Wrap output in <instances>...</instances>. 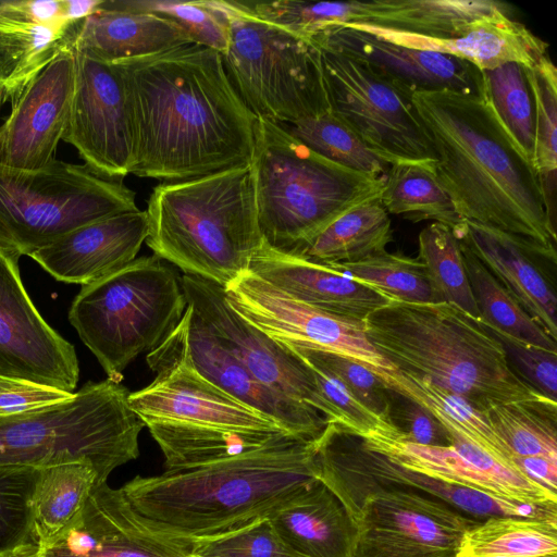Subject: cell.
Returning <instances> with one entry per match:
<instances>
[{
	"mask_svg": "<svg viewBox=\"0 0 557 557\" xmlns=\"http://www.w3.org/2000/svg\"><path fill=\"white\" fill-rule=\"evenodd\" d=\"M483 414L513 458L557 460V401L544 398L503 404Z\"/></svg>",
	"mask_w": 557,
	"mask_h": 557,
	"instance_id": "obj_38",
	"label": "cell"
},
{
	"mask_svg": "<svg viewBox=\"0 0 557 557\" xmlns=\"http://www.w3.org/2000/svg\"><path fill=\"white\" fill-rule=\"evenodd\" d=\"M260 232L288 252L350 209L381 197L384 177L339 165L258 119L250 160Z\"/></svg>",
	"mask_w": 557,
	"mask_h": 557,
	"instance_id": "obj_7",
	"label": "cell"
},
{
	"mask_svg": "<svg viewBox=\"0 0 557 557\" xmlns=\"http://www.w3.org/2000/svg\"><path fill=\"white\" fill-rule=\"evenodd\" d=\"M119 63L134 128L132 174L177 182L250 163L258 117L219 52L190 44Z\"/></svg>",
	"mask_w": 557,
	"mask_h": 557,
	"instance_id": "obj_1",
	"label": "cell"
},
{
	"mask_svg": "<svg viewBox=\"0 0 557 557\" xmlns=\"http://www.w3.org/2000/svg\"><path fill=\"white\" fill-rule=\"evenodd\" d=\"M186 308L180 276L153 255L84 285L69 320L108 379L121 383L125 368L162 344Z\"/></svg>",
	"mask_w": 557,
	"mask_h": 557,
	"instance_id": "obj_9",
	"label": "cell"
},
{
	"mask_svg": "<svg viewBox=\"0 0 557 557\" xmlns=\"http://www.w3.org/2000/svg\"><path fill=\"white\" fill-rule=\"evenodd\" d=\"M432 168L416 163L392 164L384 177L381 202L387 213L413 222L433 220L454 228L463 220Z\"/></svg>",
	"mask_w": 557,
	"mask_h": 557,
	"instance_id": "obj_37",
	"label": "cell"
},
{
	"mask_svg": "<svg viewBox=\"0 0 557 557\" xmlns=\"http://www.w3.org/2000/svg\"><path fill=\"white\" fill-rule=\"evenodd\" d=\"M10 557H39L30 552H28L26 548L22 547L17 549L13 555Z\"/></svg>",
	"mask_w": 557,
	"mask_h": 557,
	"instance_id": "obj_55",
	"label": "cell"
},
{
	"mask_svg": "<svg viewBox=\"0 0 557 557\" xmlns=\"http://www.w3.org/2000/svg\"><path fill=\"white\" fill-rule=\"evenodd\" d=\"M195 557H304L287 546L268 519L235 532L194 543Z\"/></svg>",
	"mask_w": 557,
	"mask_h": 557,
	"instance_id": "obj_49",
	"label": "cell"
},
{
	"mask_svg": "<svg viewBox=\"0 0 557 557\" xmlns=\"http://www.w3.org/2000/svg\"><path fill=\"white\" fill-rule=\"evenodd\" d=\"M286 345L311 366L332 374L368 409L386 423L392 424L388 418L389 391L371 370L335 354Z\"/></svg>",
	"mask_w": 557,
	"mask_h": 557,
	"instance_id": "obj_47",
	"label": "cell"
},
{
	"mask_svg": "<svg viewBox=\"0 0 557 557\" xmlns=\"http://www.w3.org/2000/svg\"><path fill=\"white\" fill-rule=\"evenodd\" d=\"M267 519L281 540L304 557H351L354 518L319 479Z\"/></svg>",
	"mask_w": 557,
	"mask_h": 557,
	"instance_id": "obj_30",
	"label": "cell"
},
{
	"mask_svg": "<svg viewBox=\"0 0 557 557\" xmlns=\"http://www.w3.org/2000/svg\"><path fill=\"white\" fill-rule=\"evenodd\" d=\"M124 7L166 16L183 27L197 45L224 54L230 41V18L225 0L120 1Z\"/></svg>",
	"mask_w": 557,
	"mask_h": 557,
	"instance_id": "obj_46",
	"label": "cell"
},
{
	"mask_svg": "<svg viewBox=\"0 0 557 557\" xmlns=\"http://www.w3.org/2000/svg\"><path fill=\"white\" fill-rule=\"evenodd\" d=\"M557 556V519L490 517L469 527L457 557Z\"/></svg>",
	"mask_w": 557,
	"mask_h": 557,
	"instance_id": "obj_35",
	"label": "cell"
},
{
	"mask_svg": "<svg viewBox=\"0 0 557 557\" xmlns=\"http://www.w3.org/2000/svg\"><path fill=\"white\" fill-rule=\"evenodd\" d=\"M373 14L364 26L431 38H449L474 22L512 11L493 0H373Z\"/></svg>",
	"mask_w": 557,
	"mask_h": 557,
	"instance_id": "obj_32",
	"label": "cell"
},
{
	"mask_svg": "<svg viewBox=\"0 0 557 557\" xmlns=\"http://www.w3.org/2000/svg\"><path fill=\"white\" fill-rule=\"evenodd\" d=\"M313 443L289 436L205 466L137 475L121 488L148 530L194 544L267 519L307 488L318 479Z\"/></svg>",
	"mask_w": 557,
	"mask_h": 557,
	"instance_id": "obj_3",
	"label": "cell"
},
{
	"mask_svg": "<svg viewBox=\"0 0 557 557\" xmlns=\"http://www.w3.org/2000/svg\"><path fill=\"white\" fill-rule=\"evenodd\" d=\"M327 265L375 288L394 301L441 302L424 264L418 258L385 250L358 261Z\"/></svg>",
	"mask_w": 557,
	"mask_h": 557,
	"instance_id": "obj_39",
	"label": "cell"
},
{
	"mask_svg": "<svg viewBox=\"0 0 557 557\" xmlns=\"http://www.w3.org/2000/svg\"><path fill=\"white\" fill-rule=\"evenodd\" d=\"M139 210L122 181L53 159L37 170L0 162V251L17 260L87 223Z\"/></svg>",
	"mask_w": 557,
	"mask_h": 557,
	"instance_id": "obj_10",
	"label": "cell"
},
{
	"mask_svg": "<svg viewBox=\"0 0 557 557\" xmlns=\"http://www.w3.org/2000/svg\"><path fill=\"white\" fill-rule=\"evenodd\" d=\"M458 240L480 320L496 332L522 343L557 352V342L523 310L468 245L459 238Z\"/></svg>",
	"mask_w": 557,
	"mask_h": 557,
	"instance_id": "obj_36",
	"label": "cell"
},
{
	"mask_svg": "<svg viewBox=\"0 0 557 557\" xmlns=\"http://www.w3.org/2000/svg\"><path fill=\"white\" fill-rule=\"evenodd\" d=\"M177 329L193 366L212 384L299 438L313 442L321 435L329 423L323 414L261 383L189 305Z\"/></svg>",
	"mask_w": 557,
	"mask_h": 557,
	"instance_id": "obj_22",
	"label": "cell"
},
{
	"mask_svg": "<svg viewBox=\"0 0 557 557\" xmlns=\"http://www.w3.org/2000/svg\"><path fill=\"white\" fill-rule=\"evenodd\" d=\"M74 49V48H73ZM75 85L63 136L96 174L122 181L134 168V128L126 81L119 62L75 51Z\"/></svg>",
	"mask_w": 557,
	"mask_h": 557,
	"instance_id": "obj_15",
	"label": "cell"
},
{
	"mask_svg": "<svg viewBox=\"0 0 557 557\" xmlns=\"http://www.w3.org/2000/svg\"><path fill=\"white\" fill-rule=\"evenodd\" d=\"M248 271L305 305L347 320L363 322L394 301L327 264L277 250L264 240Z\"/></svg>",
	"mask_w": 557,
	"mask_h": 557,
	"instance_id": "obj_26",
	"label": "cell"
},
{
	"mask_svg": "<svg viewBox=\"0 0 557 557\" xmlns=\"http://www.w3.org/2000/svg\"><path fill=\"white\" fill-rule=\"evenodd\" d=\"M310 40L366 61L410 95L442 89L480 95L485 90L483 72L466 60L396 45L354 25L329 26Z\"/></svg>",
	"mask_w": 557,
	"mask_h": 557,
	"instance_id": "obj_23",
	"label": "cell"
},
{
	"mask_svg": "<svg viewBox=\"0 0 557 557\" xmlns=\"http://www.w3.org/2000/svg\"><path fill=\"white\" fill-rule=\"evenodd\" d=\"M149 232L147 212H123L62 235L29 255L55 280L87 285L134 261Z\"/></svg>",
	"mask_w": 557,
	"mask_h": 557,
	"instance_id": "obj_25",
	"label": "cell"
},
{
	"mask_svg": "<svg viewBox=\"0 0 557 557\" xmlns=\"http://www.w3.org/2000/svg\"><path fill=\"white\" fill-rule=\"evenodd\" d=\"M414 116L435 160L433 173L463 221L556 249L540 177L500 122L486 92L416 91Z\"/></svg>",
	"mask_w": 557,
	"mask_h": 557,
	"instance_id": "obj_2",
	"label": "cell"
},
{
	"mask_svg": "<svg viewBox=\"0 0 557 557\" xmlns=\"http://www.w3.org/2000/svg\"><path fill=\"white\" fill-rule=\"evenodd\" d=\"M363 438L395 462L433 479L508 500L557 505L556 494L472 443L456 441L447 447H432L407 442L398 434Z\"/></svg>",
	"mask_w": 557,
	"mask_h": 557,
	"instance_id": "obj_21",
	"label": "cell"
},
{
	"mask_svg": "<svg viewBox=\"0 0 557 557\" xmlns=\"http://www.w3.org/2000/svg\"><path fill=\"white\" fill-rule=\"evenodd\" d=\"M0 376L69 393H73L79 376L73 345L39 314L23 286L18 261L1 251Z\"/></svg>",
	"mask_w": 557,
	"mask_h": 557,
	"instance_id": "obj_18",
	"label": "cell"
},
{
	"mask_svg": "<svg viewBox=\"0 0 557 557\" xmlns=\"http://www.w3.org/2000/svg\"><path fill=\"white\" fill-rule=\"evenodd\" d=\"M240 3L259 18L307 39L332 25H360L369 12V4L364 1L280 0Z\"/></svg>",
	"mask_w": 557,
	"mask_h": 557,
	"instance_id": "obj_44",
	"label": "cell"
},
{
	"mask_svg": "<svg viewBox=\"0 0 557 557\" xmlns=\"http://www.w3.org/2000/svg\"><path fill=\"white\" fill-rule=\"evenodd\" d=\"M511 12H499L479 20L449 38H431L374 26H354L396 45L454 55L481 71L508 62L532 67L548 57V45L525 25L513 20Z\"/></svg>",
	"mask_w": 557,
	"mask_h": 557,
	"instance_id": "obj_27",
	"label": "cell"
},
{
	"mask_svg": "<svg viewBox=\"0 0 557 557\" xmlns=\"http://www.w3.org/2000/svg\"><path fill=\"white\" fill-rule=\"evenodd\" d=\"M193 546L148 530L122 488L106 482L94 487L63 531L42 545L24 547L39 557H189Z\"/></svg>",
	"mask_w": 557,
	"mask_h": 557,
	"instance_id": "obj_19",
	"label": "cell"
},
{
	"mask_svg": "<svg viewBox=\"0 0 557 557\" xmlns=\"http://www.w3.org/2000/svg\"><path fill=\"white\" fill-rule=\"evenodd\" d=\"M388 391L389 422L401 440L432 447H447L454 444L443 424L425 408L394 389Z\"/></svg>",
	"mask_w": 557,
	"mask_h": 557,
	"instance_id": "obj_51",
	"label": "cell"
},
{
	"mask_svg": "<svg viewBox=\"0 0 557 557\" xmlns=\"http://www.w3.org/2000/svg\"><path fill=\"white\" fill-rule=\"evenodd\" d=\"M78 22L41 23L28 0L0 1V107L12 103L50 61L73 46Z\"/></svg>",
	"mask_w": 557,
	"mask_h": 557,
	"instance_id": "obj_29",
	"label": "cell"
},
{
	"mask_svg": "<svg viewBox=\"0 0 557 557\" xmlns=\"http://www.w3.org/2000/svg\"><path fill=\"white\" fill-rule=\"evenodd\" d=\"M98 484L87 461L42 468L33 504V544L42 545L63 531Z\"/></svg>",
	"mask_w": 557,
	"mask_h": 557,
	"instance_id": "obj_34",
	"label": "cell"
},
{
	"mask_svg": "<svg viewBox=\"0 0 557 557\" xmlns=\"http://www.w3.org/2000/svg\"><path fill=\"white\" fill-rule=\"evenodd\" d=\"M485 268L523 310L557 342V297L549 282V264L556 265V249L471 221L453 228Z\"/></svg>",
	"mask_w": 557,
	"mask_h": 557,
	"instance_id": "obj_24",
	"label": "cell"
},
{
	"mask_svg": "<svg viewBox=\"0 0 557 557\" xmlns=\"http://www.w3.org/2000/svg\"><path fill=\"white\" fill-rule=\"evenodd\" d=\"M524 72L535 107L533 166L540 177L545 200L555 221L554 197L557 166V70L549 55Z\"/></svg>",
	"mask_w": 557,
	"mask_h": 557,
	"instance_id": "obj_43",
	"label": "cell"
},
{
	"mask_svg": "<svg viewBox=\"0 0 557 557\" xmlns=\"http://www.w3.org/2000/svg\"><path fill=\"white\" fill-rule=\"evenodd\" d=\"M392 240V221L376 198L345 212L288 253L323 264L352 262L385 251Z\"/></svg>",
	"mask_w": 557,
	"mask_h": 557,
	"instance_id": "obj_33",
	"label": "cell"
},
{
	"mask_svg": "<svg viewBox=\"0 0 557 557\" xmlns=\"http://www.w3.org/2000/svg\"><path fill=\"white\" fill-rule=\"evenodd\" d=\"M180 284L187 305L261 383L323 414V401L307 361L236 312L224 287L188 274L180 276Z\"/></svg>",
	"mask_w": 557,
	"mask_h": 557,
	"instance_id": "obj_17",
	"label": "cell"
},
{
	"mask_svg": "<svg viewBox=\"0 0 557 557\" xmlns=\"http://www.w3.org/2000/svg\"><path fill=\"white\" fill-rule=\"evenodd\" d=\"M146 360L156 379L129 393L128 404L159 445L165 471L205 466L295 436L203 377L177 326Z\"/></svg>",
	"mask_w": 557,
	"mask_h": 557,
	"instance_id": "obj_5",
	"label": "cell"
},
{
	"mask_svg": "<svg viewBox=\"0 0 557 557\" xmlns=\"http://www.w3.org/2000/svg\"><path fill=\"white\" fill-rule=\"evenodd\" d=\"M73 394L26 380L0 376V418L58 405L72 398Z\"/></svg>",
	"mask_w": 557,
	"mask_h": 557,
	"instance_id": "obj_52",
	"label": "cell"
},
{
	"mask_svg": "<svg viewBox=\"0 0 557 557\" xmlns=\"http://www.w3.org/2000/svg\"><path fill=\"white\" fill-rule=\"evenodd\" d=\"M345 507L356 524L351 557H457L463 533L479 522L397 490L375 491Z\"/></svg>",
	"mask_w": 557,
	"mask_h": 557,
	"instance_id": "obj_14",
	"label": "cell"
},
{
	"mask_svg": "<svg viewBox=\"0 0 557 557\" xmlns=\"http://www.w3.org/2000/svg\"><path fill=\"white\" fill-rule=\"evenodd\" d=\"M189 557H195V556H191V555H190Z\"/></svg>",
	"mask_w": 557,
	"mask_h": 557,
	"instance_id": "obj_57",
	"label": "cell"
},
{
	"mask_svg": "<svg viewBox=\"0 0 557 557\" xmlns=\"http://www.w3.org/2000/svg\"><path fill=\"white\" fill-rule=\"evenodd\" d=\"M374 347L397 370L465 398L480 412L544 399L510 366L484 323L448 302L392 301L364 321Z\"/></svg>",
	"mask_w": 557,
	"mask_h": 557,
	"instance_id": "obj_4",
	"label": "cell"
},
{
	"mask_svg": "<svg viewBox=\"0 0 557 557\" xmlns=\"http://www.w3.org/2000/svg\"><path fill=\"white\" fill-rule=\"evenodd\" d=\"M418 259L424 264L441 302L480 319L466 273L459 240L451 227L433 222L418 237Z\"/></svg>",
	"mask_w": 557,
	"mask_h": 557,
	"instance_id": "obj_41",
	"label": "cell"
},
{
	"mask_svg": "<svg viewBox=\"0 0 557 557\" xmlns=\"http://www.w3.org/2000/svg\"><path fill=\"white\" fill-rule=\"evenodd\" d=\"M380 380L387 388L425 408L443 424L454 442L472 443L505 466L518 471L509 448L491 428L484 414L465 398L396 368Z\"/></svg>",
	"mask_w": 557,
	"mask_h": 557,
	"instance_id": "obj_31",
	"label": "cell"
},
{
	"mask_svg": "<svg viewBox=\"0 0 557 557\" xmlns=\"http://www.w3.org/2000/svg\"><path fill=\"white\" fill-rule=\"evenodd\" d=\"M195 44L188 33L164 15L103 1L79 21L73 48L104 62L139 59Z\"/></svg>",
	"mask_w": 557,
	"mask_h": 557,
	"instance_id": "obj_28",
	"label": "cell"
},
{
	"mask_svg": "<svg viewBox=\"0 0 557 557\" xmlns=\"http://www.w3.org/2000/svg\"><path fill=\"white\" fill-rule=\"evenodd\" d=\"M224 289L236 312L282 343L348 358L367 367L379 379L395 369L370 342L363 322L305 305L249 271Z\"/></svg>",
	"mask_w": 557,
	"mask_h": 557,
	"instance_id": "obj_16",
	"label": "cell"
},
{
	"mask_svg": "<svg viewBox=\"0 0 557 557\" xmlns=\"http://www.w3.org/2000/svg\"><path fill=\"white\" fill-rule=\"evenodd\" d=\"M513 463L521 474L557 495V460L545 457H515Z\"/></svg>",
	"mask_w": 557,
	"mask_h": 557,
	"instance_id": "obj_53",
	"label": "cell"
},
{
	"mask_svg": "<svg viewBox=\"0 0 557 557\" xmlns=\"http://www.w3.org/2000/svg\"><path fill=\"white\" fill-rule=\"evenodd\" d=\"M490 557H518V556L497 555V556H490ZM542 557H557V556H542Z\"/></svg>",
	"mask_w": 557,
	"mask_h": 557,
	"instance_id": "obj_56",
	"label": "cell"
},
{
	"mask_svg": "<svg viewBox=\"0 0 557 557\" xmlns=\"http://www.w3.org/2000/svg\"><path fill=\"white\" fill-rule=\"evenodd\" d=\"M230 41L226 73L260 120L292 123L331 110L319 48L253 15L240 1H225Z\"/></svg>",
	"mask_w": 557,
	"mask_h": 557,
	"instance_id": "obj_11",
	"label": "cell"
},
{
	"mask_svg": "<svg viewBox=\"0 0 557 557\" xmlns=\"http://www.w3.org/2000/svg\"><path fill=\"white\" fill-rule=\"evenodd\" d=\"M146 212L153 255L224 288L248 271L263 242L250 164L163 182Z\"/></svg>",
	"mask_w": 557,
	"mask_h": 557,
	"instance_id": "obj_6",
	"label": "cell"
},
{
	"mask_svg": "<svg viewBox=\"0 0 557 557\" xmlns=\"http://www.w3.org/2000/svg\"><path fill=\"white\" fill-rule=\"evenodd\" d=\"M311 368L323 401L322 413L329 422L337 423L362 437L398 434L392 424L368 409L332 374L313 366Z\"/></svg>",
	"mask_w": 557,
	"mask_h": 557,
	"instance_id": "obj_48",
	"label": "cell"
},
{
	"mask_svg": "<svg viewBox=\"0 0 557 557\" xmlns=\"http://www.w3.org/2000/svg\"><path fill=\"white\" fill-rule=\"evenodd\" d=\"M41 468L0 467V557L33 544V504Z\"/></svg>",
	"mask_w": 557,
	"mask_h": 557,
	"instance_id": "obj_45",
	"label": "cell"
},
{
	"mask_svg": "<svg viewBox=\"0 0 557 557\" xmlns=\"http://www.w3.org/2000/svg\"><path fill=\"white\" fill-rule=\"evenodd\" d=\"M317 47L331 111L391 165L433 166L435 160L414 116L411 95L366 61L338 50Z\"/></svg>",
	"mask_w": 557,
	"mask_h": 557,
	"instance_id": "obj_13",
	"label": "cell"
},
{
	"mask_svg": "<svg viewBox=\"0 0 557 557\" xmlns=\"http://www.w3.org/2000/svg\"><path fill=\"white\" fill-rule=\"evenodd\" d=\"M278 125L314 152L350 170L385 176L391 168L331 110Z\"/></svg>",
	"mask_w": 557,
	"mask_h": 557,
	"instance_id": "obj_40",
	"label": "cell"
},
{
	"mask_svg": "<svg viewBox=\"0 0 557 557\" xmlns=\"http://www.w3.org/2000/svg\"><path fill=\"white\" fill-rule=\"evenodd\" d=\"M75 85L73 47L60 52L11 103L0 125V162L37 170L54 158L66 132Z\"/></svg>",
	"mask_w": 557,
	"mask_h": 557,
	"instance_id": "obj_20",
	"label": "cell"
},
{
	"mask_svg": "<svg viewBox=\"0 0 557 557\" xmlns=\"http://www.w3.org/2000/svg\"><path fill=\"white\" fill-rule=\"evenodd\" d=\"M129 391L109 379L88 382L72 398L0 418V467L46 468L90 462L99 484L139 456L145 423L128 404Z\"/></svg>",
	"mask_w": 557,
	"mask_h": 557,
	"instance_id": "obj_8",
	"label": "cell"
},
{
	"mask_svg": "<svg viewBox=\"0 0 557 557\" xmlns=\"http://www.w3.org/2000/svg\"><path fill=\"white\" fill-rule=\"evenodd\" d=\"M482 72L487 96L500 122L533 165L535 107L524 66L508 62Z\"/></svg>",
	"mask_w": 557,
	"mask_h": 557,
	"instance_id": "obj_42",
	"label": "cell"
},
{
	"mask_svg": "<svg viewBox=\"0 0 557 557\" xmlns=\"http://www.w3.org/2000/svg\"><path fill=\"white\" fill-rule=\"evenodd\" d=\"M317 478L347 505L381 490L405 491L446 504L463 516L557 519V505H531L449 484L408 469L371 447L363 437L329 422L313 443Z\"/></svg>",
	"mask_w": 557,
	"mask_h": 557,
	"instance_id": "obj_12",
	"label": "cell"
},
{
	"mask_svg": "<svg viewBox=\"0 0 557 557\" xmlns=\"http://www.w3.org/2000/svg\"><path fill=\"white\" fill-rule=\"evenodd\" d=\"M486 327L500 342L513 371L544 397L557 401V352L522 343Z\"/></svg>",
	"mask_w": 557,
	"mask_h": 557,
	"instance_id": "obj_50",
	"label": "cell"
},
{
	"mask_svg": "<svg viewBox=\"0 0 557 557\" xmlns=\"http://www.w3.org/2000/svg\"><path fill=\"white\" fill-rule=\"evenodd\" d=\"M104 0H65V17L70 21H81L97 11Z\"/></svg>",
	"mask_w": 557,
	"mask_h": 557,
	"instance_id": "obj_54",
	"label": "cell"
}]
</instances>
